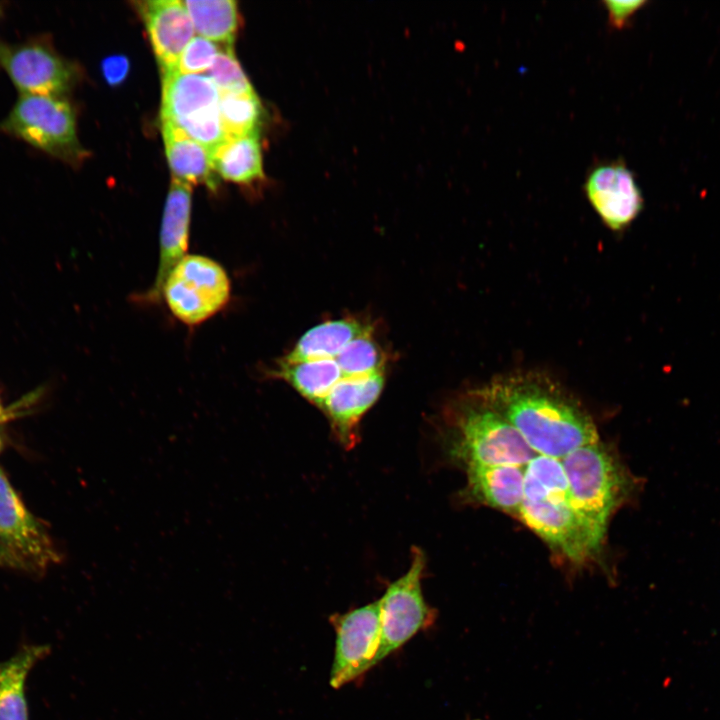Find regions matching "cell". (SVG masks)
Returning <instances> with one entry per match:
<instances>
[{"label": "cell", "instance_id": "cell-4", "mask_svg": "<svg viewBox=\"0 0 720 720\" xmlns=\"http://www.w3.org/2000/svg\"><path fill=\"white\" fill-rule=\"evenodd\" d=\"M0 130L71 165L87 155L77 137L74 111L64 97L21 94Z\"/></svg>", "mask_w": 720, "mask_h": 720}, {"label": "cell", "instance_id": "cell-21", "mask_svg": "<svg viewBox=\"0 0 720 720\" xmlns=\"http://www.w3.org/2000/svg\"><path fill=\"white\" fill-rule=\"evenodd\" d=\"M199 36L231 46L237 33L240 15L234 0L183 1Z\"/></svg>", "mask_w": 720, "mask_h": 720}, {"label": "cell", "instance_id": "cell-15", "mask_svg": "<svg viewBox=\"0 0 720 720\" xmlns=\"http://www.w3.org/2000/svg\"><path fill=\"white\" fill-rule=\"evenodd\" d=\"M467 482L462 497L518 517L524 497V472L519 466L464 468Z\"/></svg>", "mask_w": 720, "mask_h": 720}, {"label": "cell", "instance_id": "cell-28", "mask_svg": "<svg viewBox=\"0 0 720 720\" xmlns=\"http://www.w3.org/2000/svg\"><path fill=\"white\" fill-rule=\"evenodd\" d=\"M0 565H6L9 567L19 568L15 560L8 554V552L0 544Z\"/></svg>", "mask_w": 720, "mask_h": 720}, {"label": "cell", "instance_id": "cell-23", "mask_svg": "<svg viewBox=\"0 0 720 720\" xmlns=\"http://www.w3.org/2000/svg\"><path fill=\"white\" fill-rule=\"evenodd\" d=\"M343 377H360L384 370V354L372 331L353 339L335 357Z\"/></svg>", "mask_w": 720, "mask_h": 720}, {"label": "cell", "instance_id": "cell-19", "mask_svg": "<svg viewBox=\"0 0 720 720\" xmlns=\"http://www.w3.org/2000/svg\"><path fill=\"white\" fill-rule=\"evenodd\" d=\"M268 376L287 382L317 408L343 378L335 358L292 363L278 360L268 371Z\"/></svg>", "mask_w": 720, "mask_h": 720}, {"label": "cell", "instance_id": "cell-13", "mask_svg": "<svg viewBox=\"0 0 720 720\" xmlns=\"http://www.w3.org/2000/svg\"><path fill=\"white\" fill-rule=\"evenodd\" d=\"M191 205V185L172 178L161 221L156 276L152 286L141 296L147 303L159 301L166 276L186 255L189 245Z\"/></svg>", "mask_w": 720, "mask_h": 720}, {"label": "cell", "instance_id": "cell-32", "mask_svg": "<svg viewBox=\"0 0 720 720\" xmlns=\"http://www.w3.org/2000/svg\"><path fill=\"white\" fill-rule=\"evenodd\" d=\"M0 11H1V7H0Z\"/></svg>", "mask_w": 720, "mask_h": 720}, {"label": "cell", "instance_id": "cell-14", "mask_svg": "<svg viewBox=\"0 0 720 720\" xmlns=\"http://www.w3.org/2000/svg\"><path fill=\"white\" fill-rule=\"evenodd\" d=\"M138 4L162 74L175 71L195 31L184 2L152 0Z\"/></svg>", "mask_w": 720, "mask_h": 720}, {"label": "cell", "instance_id": "cell-2", "mask_svg": "<svg viewBox=\"0 0 720 720\" xmlns=\"http://www.w3.org/2000/svg\"><path fill=\"white\" fill-rule=\"evenodd\" d=\"M445 443L463 468L527 465L536 455L520 432L477 391L459 398L445 415Z\"/></svg>", "mask_w": 720, "mask_h": 720}, {"label": "cell", "instance_id": "cell-17", "mask_svg": "<svg viewBox=\"0 0 720 720\" xmlns=\"http://www.w3.org/2000/svg\"><path fill=\"white\" fill-rule=\"evenodd\" d=\"M161 131L172 178L190 185L203 183L214 189L211 152L169 122H161Z\"/></svg>", "mask_w": 720, "mask_h": 720}, {"label": "cell", "instance_id": "cell-20", "mask_svg": "<svg viewBox=\"0 0 720 720\" xmlns=\"http://www.w3.org/2000/svg\"><path fill=\"white\" fill-rule=\"evenodd\" d=\"M213 171L227 181L252 184L264 178L258 134L226 138L211 151Z\"/></svg>", "mask_w": 720, "mask_h": 720}, {"label": "cell", "instance_id": "cell-11", "mask_svg": "<svg viewBox=\"0 0 720 720\" xmlns=\"http://www.w3.org/2000/svg\"><path fill=\"white\" fill-rule=\"evenodd\" d=\"M584 192L602 222L613 231L626 228L643 209L641 190L621 160L595 166L586 177Z\"/></svg>", "mask_w": 720, "mask_h": 720}, {"label": "cell", "instance_id": "cell-3", "mask_svg": "<svg viewBox=\"0 0 720 720\" xmlns=\"http://www.w3.org/2000/svg\"><path fill=\"white\" fill-rule=\"evenodd\" d=\"M573 507L606 532L610 515L631 496L634 480L600 441L561 458Z\"/></svg>", "mask_w": 720, "mask_h": 720}, {"label": "cell", "instance_id": "cell-5", "mask_svg": "<svg viewBox=\"0 0 720 720\" xmlns=\"http://www.w3.org/2000/svg\"><path fill=\"white\" fill-rule=\"evenodd\" d=\"M231 282L224 267L203 255H185L166 276L160 297L171 314L188 326L199 325L229 302Z\"/></svg>", "mask_w": 720, "mask_h": 720}, {"label": "cell", "instance_id": "cell-18", "mask_svg": "<svg viewBox=\"0 0 720 720\" xmlns=\"http://www.w3.org/2000/svg\"><path fill=\"white\" fill-rule=\"evenodd\" d=\"M372 328L354 318L325 321L309 329L280 360L298 362L335 358L353 339Z\"/></svg>", "mask_w": 720, "mask_h": 720}, {"label": "cell", "instance_id": "cell-6", "mask_svg": "<svg viewBox=\"0 0 720 720\" xmlns=\"http://www.w3.org/2000/svg\"><path fill=\"white\" fill-rule=\"evenodd\" d=\"M220 91L208 75L162 74L161 122H169L210 152L226 138L220 113Z\"/></svg>", "mask_w": 720, "mask_h": 720}, {"label": "cell", "instance_id": "cell-9", "mask_svg": "<svg viewBox=\"0 0 720 720\" xmlns=\"http://www.w3.org/2000/svg\"><path fill=\"white\" fill-rule=\"evenodd\" d=\"M0 544L19 568L42 571L60 561L46 528L26 508L1 467Z\"/></svg>", "mask_w": 720, "mask_h": 720}, {"label": "cell", "instance_id": "cell-26", "mask_svg": "<svg viewBox=\"0 0 720 720\" xmlns=\"http://www.w3.org/2000/svg\"><path fill=\"white\" fill-rule=\"evenodd\" d=\"M646 1H615L605 0L603 5L608 13V21L611 26L617 29L625 27L632 16L646 4Z\"/></svg>", "mask_w": 720, "mask_h": 720}, {"label": "cell", "instance_id": "cell-12", "mask_svg": "<svg viewBox=\"0 0 720 720\" xmlns=\"http://www.w3.org/2000/svg\"><path fill=\"white\" fill-rule=\"evenodd\" d=\"M384 382V371L343 377L320 405L336 440L344 448H353L359 441L360 421L379 398Z\"/></svg>", "mask_w": 720, "mask_h": 720}, {"label": "cell", "instance_id": "cell-30", "mask_svg": "<svg viewBox=\"0 0 720 720\" xmlns=\"http://www.w3.org/2000/svg\"><path fill=\"white\" fill-rule=\"evenodd\" d=\"M0 448H1V440H0Z\"/></svg>", "mask_w": 720, "mask_h": 720}, {"label": "cell", "instance_id": "cell-10", "mask_svg": "<svg viewBox=\"0 0 720 720\" xmlns=\"http://www.w3.org/2000/svg\"><path fill=\"white\" fill-rule=\"evenodd\" d=\"M0 63L21 94L64 97L75 81L73 66L42 40L1 47Z\"/></svg>", "mask_w": 720, "mask_h": 720}, {"label": "cell", "instance_id": "cell-25", "mask_svg": "<svg viewBox=\"0 0 720 720\" xmlns=\"http://www.w3.org/2000/svg\"><path fill=\"white\" fill-rule=\"evenodd\" d=\"M221 48L217 43L194 36L180 55L175 71L182 74H200L208 71Z\"/></svg>", "mask_w": 720, "mask_h": 720}, {"label": "cell", "instance_id": "cell-7", "mask_svg": "<svg viewBox=\"0 0 720 720\" xmlns=\"http://www.w3.org/2000/svg\"><path fill=\"white\" fill-rule=\"evenodd\" d=\"M425 564L424 552L414 547L408 570L390 583L378 599L381 643L377 664L416 634L430 628L437 618L436 610L426 602L422 592Z\"/></svg>", "mask_w": 720, "mask_h": 720}, {"label": "cell", "instance_id": "cell-24", "mask_svg": "<svg viewBox=\"0 0 720 720\" xmlns=\"http://www.w3.org/2000/svg\"><path fill=\"white\" fill-rule=\"evenodd\" d=\"M208 76L221 93H243L254 91L248 77L236 59L231 46L220 49Z\"/></svg>", "mask_w": 720, "mask_h": 720}, {"label": "cell", "instance_id": "cell-1", "mask_svg": "<svg viewBox=\"0 0 720 720\" xmlns=\"http://www.w3.org/2000/svg\"><path fill=\"white\" fill-rule=\"evenodd\" d=\"M476 391L539 454L561 459L600 441L586 410L544 375L527 372L501 376Z\"/></svg>", "mask_w": 720, "mask_h": 720}, {"label": "cell", "instance_id": "cell-31", "mask_svg": "<svg viewBox=\"0 0 720 720\" xmlns=\"http://www.w3.org/2000/svg\"><path fill=\"white\" fill-rule=\"evenodd\" d=\"M474 720H481V719H474Z\"/></svg>", "mask_w": 720, "mask_h": 720}, {"label": "cell", "instance_id": "cell-29", "mask_svg": "<svg viewBox=\"0 0 720 720\" xmlns=\"http://www.w3.org/2000/svg\"><path fill=\"white\" fill-rule=\"evenodd\" d=\"M7 417H8V416H7V414L5 413L4 408H3V407L1 406V404H0V422H2V421H4L5 419H7Z\"/></svg>", "mask_w": 720, "mask_h": 720}, {"label": "cell", "instance_id": "cell-16", "mask_svg": "<svg viewBox=\"0 0 720 720\" xmlns=\"http://www.w3.org/2000/svg\"><path fill=\"white\" fill-rule=\"evenodd\" d=\"M48 645L22 646L0 662V720H29L26 682L30 671L49 653Z\"/></svg>", "mask_w": 720, "mask_h": 720}, {"label": "cell", "instance_id": "cell-27", "mask_svg": "<svg viewBox=\"0 0 720 720\" xmlns=\"http://www.w3.org/2000/svg\"><path fill=\"white\" fill-rule=\"evenodd\" d=\"M128 58L123 55H113L105 58L101 64L104 79L111 86L122 83L129 72Z\"/></svg>", "mask_w": 720, "mask_h": 720}, {"label": "cell", "instance_id": "cell-22", "mask_svg": "<svg viewBox=\"0 0 720 720\" xmlns=\"http://www.w3.org/2000/svg\"><path fill=\"white\" fill-rule=\"evenodd\" d=\"M219 113L227 138L258 134L263 107L255 91L221 93Z\"/></svg>", "mask_w": 720, "mask_h": 720}, {"label": "cell", "instance_id": "cell-8", "mask_svg": "<svg viewBox=\"0 0 720 720\" xmlns=\"http://www.w3.org/2000/svg\"><path fill=\"white\" fill-rule=\"evenodd\" d=\"M329 621L336 635L329 683L339 689L377 665L381 643L379 600L333 614Z\"/></svg>", "mask_w": 720, "mask_h": 720}]
</instances>
